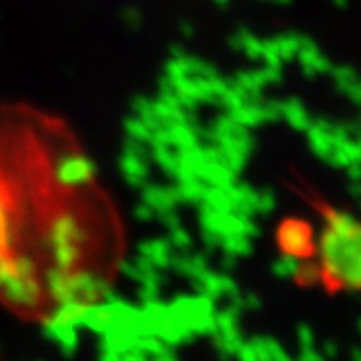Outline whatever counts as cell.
Segmentation results:
<instances>
[{"mask_svg": "<svg viewBox=\"0 0 361 361\" xmlns=\"http://www.w3.org/2000/svg\"><path fill=\"white\" fill-rule=\"evenodd\" d=\"M353 137H361V116L360 121H355V135Z\"/></svg>", "mask_w": 361, "mask_h": 361, "instance_id": "cell-13", "label": "cell"}, {"mask_svg": "<svg viewBox=\"0 0 361 361\" xmlns=\"http://www.w3.org/2000/svg\"><path fill=\"white\" fill-rule=\"evenodd\" d=\"M285 109V116H287V121L299 130H305L310 129L311 125V118L307 115V111L303 109V104L299 103V101H291V103H287L283 106Z\"/></svg>", "mask_w": 361, "mask_h": 361, "instance_id": "cell-3", "label": "cell"}, {"mask_svg": "<svg viewBox=\"0 0 361 361\" xmlns=\"http://www.w3.org/2000/svg\"><path fill=\"white\" fill-rule=\"evenodd\" d=\"M343 94H348L349 101H351V103H355L361 109V78L353 80V82L349 85L348 90H345Z\"/></svg>", "mask_w": 361, "mask_h": 361, "instance_id": "cell-7", "label": "cell"}, {"mask_svg": "<svg viewBox=\"0 0 361 361\" xmlns=\"http://www.w3.org/2000/svg\"><path fill=\"white\" fill-rule=\"evenodd\" d=\"M339 353V348H337L336 341H325L323 345V357H337Z\"/></svg>", "mask_w": 361, "mask_h": 361, "instance_id": "cell-9", "label": "cell"}, {"mask_svg": "<svg viewBox=\"0 0 361 361\" xmlns=\"http://www.w3.org/2000/svg\"><path fill=\"white\" fill-rule=\"evenodd\" d=\"M299 263H297V259L293 255H285L277 261V265H275V271L279 273V275H283V277H289V275H297L299 273Z\"/></svg>", "mask_w": 361, "mask_h": 361, "instance_id": "cell-5", "label": "cell"}, {"mask_svg": "<svg viewBox=\"0 0 361 361\" xmlns=\"http://www.w3.org/2000/svg\"><path fill=\"white\" fill-rule=\"evenodd\" d=\"M360 334H361V319H360Z\"/></svg>", "mask_w": 361, "mask_h": 361, "instance_id": "cell-14", "label": "cell"}, {"mask_svg": "<svg viewBox=\"0 0 361 361\" xmlns=\"http://www.w3.org/2000/svg\"><path fill=\"white\" fill-rule=\"evenodd\" d=\"M345 171L349 180H361V163H351L349 167H345Z\"/></svg>", "mask_w": 361, "mask_h": 361, "instance_id": "cell-10", "label": "cell"}, {"mask_svg": "<svg viewBox=\"0 0 361 361\" xmlns=\"http://www.w3.org/2000/svg\"><path fill=\"white\" fill-rule=\"evenodd\" d=\"M299 341H301V348L303 349L313 348V331H311L307 325L299 327Z\"/></svg>", "mask_w": 361, "mask_h": 361, "instance_id": "cell-8", "label": "cell"}, {"mask_svg": "<svg viewBox=\"0 0 361 361\" xmlns=\"http://www.w3.org/2000/svg\"><path fill=\"white\" fill-rule=\"evenodd\" d=\"M334 4H336L337 8H345L348 6V0H334Z\"/></svg>", "mask_w": 361, "mask_h": 361, "instance_id": "cell-12", "label": "cell"}, {"mask_svg": "<svg viewBox=\"0 0 361 361\" xmlns=\"http://www.w3.org/2000/svg\"><path fill=\"white\" fill-rule=\"evenodd\" d=\"M349 193H351L353 197H355V199H357V203H360V209H361V180H351Z\"/></svg>", "mask_w": 361, "mask_h": 361, "instance_id": "cell-11", "label": "cell"}, {"mask_svg": "<svg viewBox=\"0 0 361 361\" xmlns=\"http://www.w3.org/2000/svg\"><path fill=\"white\" fill-rule=\"evenodd\" d=\"M322 273L343 289H361V223L349 231L327 227L322 237Z\"/></svg>", "mask_w": 361, "mask_h": 361, "instance_id": "cell-1", "label": "cell"}, {"mask_svg": "<svg viewBox=\"0 0 361 361\" xmlns=\"http://www.w3.org/2000/svg\"><path fill=\"white\" fill-rule=\"evenodd\" d=\"M297 275H301L307 283H313V281H319L322 279V267H317V265H311L307 263L305 267H299V273Z\"/></svg>", "mask_w": 361, "mask_h": 361, "instance_id": "cell-6", "label": "cell"}, {"mask_svg": "<svg viewBox=\"0 0 361 361\" xmlns=\"http://www.w3.org/2000/svg\"><path fill=\"white\" fill-rule=\"evenodd\" d=\"M281 243L289 255H305L311 251V235L303 223H287L281 229Z\"/></svg>", "mask_w": 361, "mask_h": 361, "instance_id": "cell-2", "label": "cell"}, {"mask_svg": "<svg viewBox=\"0 0 361 361\" xmlns=\"http://www.w3.org/2000/svg\"><path fill=\"white\" fill-rule=\"evenodd\" d=\"M331 75H334V80H336L337 90H341V92H345L348 87L353 82V80H357V71L353 68V66L348 65H339V66H331Z\"/></svg>", "mask_w": 361, "mask_h": 361, "instance_id": "cell-4", "label": "cell"}]
</instances>
